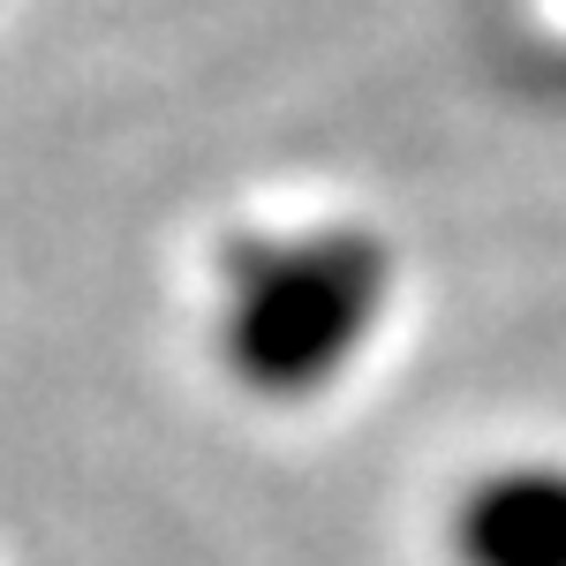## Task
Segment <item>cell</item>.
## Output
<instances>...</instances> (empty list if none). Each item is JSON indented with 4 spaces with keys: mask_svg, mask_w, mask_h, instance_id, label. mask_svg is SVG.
Returning a JSON list of instances; mask_svg holds the SVG:
<instances>
[{
    "mask_svg": "<svg viewBox=\"0 0 566 566\" xmlns=\"http://www.w3.org/2000/svg\"><path fill=\"white\" fill-rule=\"evenodd\" d=\"M392 303L386 242L355 227H317L287 242H242L219 295V355L258 400H317L370 348Z\"/></svg>",
    "mask_w": 566,
    "mask_h": 566,
    "instance_id": "1",
    "label": "cell"
},
{
    "mask_svg": "<svg viewBox=\"0 0 566 566\" xmlns=\"http://www.w3.org/2000/svg\"><path fill=\"white\" fill-rule=\"evenodd\" d=\"M461 566H566V469L528 461L483 476L453 514Z\"/></svg>",
    "mask_w": 566,
    "mask_h": 566,
    "instance_id": "2",
    "label": "cell"
}]
</instances>
